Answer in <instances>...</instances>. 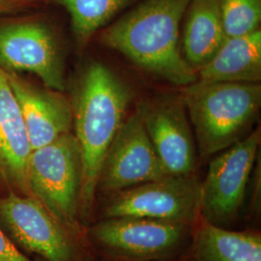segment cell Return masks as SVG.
<instances>
[{
    "label": "cell",
    "instance_id": "cell-1",
    "mask_svg": "<svg viewBox=\"0 0 261 261\" xmlns=\"http://www.w3.org/2000/svg\"><path fill=\"white\" fill-rule=\"evenodd\" d=\"M130 100V88L110 68L92 62L84 69L71 103L74 135L83 162L79 203L82 224L93 210L103 160L126 119Z\"/></svg>",
    "mask_w": 261,
    "mask_h": 261
},
{
    "label": "cell",
    "instance_id": "cell-2",
    "mask_svg": "<svg viewBox=\"0 0 261 261\" xmlns=\"http://www.w3.org/2000/svg\"><path fill=\"white\" fill-rule=\"evenodd\" d=\"M191 0H145L103 29L100 40L141 69L184 87L197 81L180 50L179 28Z\"/></svg>",
    "mask_w": 261,
    "mask_h": 261
},
{
    "label": "cell",
    "instance_id": "cell-3",
    "mask_svg": "<svg viewBox=\"0 0 261 261\" xmlns=\"http://www.w3.org/2000/svg\"><path fill=\"white\" fill-rule=\"evenodd\" d=\"M200 158L227 149L250 135L259 112L261 86L250 83H202L182 87Z\"/></svg>",
    "mask_w": 261,
    "mask_h": 261
},
{
    "label": "cell",
    "instance_id": "cell-4",
    "mask_svg": "<svg viewBox=\"0 0 261 261\" xmlns=\"http://www.w3.org/2000/svg\"><path fill=\"white\" fill-rule=\"evenodd\" d=\"M83 162L74 133L32 150L28 167L30 195L38 199L58 222L82 237L79 218Z\"/></svg>",
    "mask_w": 261,
    "mask_h": 261
},
{
    "label": "cell",
    "instance_id": "cell-5",
    "mask_svg": "<svg viewBox=\"0 0 261 261\" xmlns=\"http://www.w3.org/2000/svg\"><path fill=\"white\" fill-rule=\"evenodd\" d=\"M193 225L136 217L107 218L87 232L89 242L114 261L178 259L188 249Z\"/></svg>",
    "mask_w": 261,
    "mask_h": 261
},
{
    "label": "cell",
    "instance_id": "cell-6",
    "mask_svg": "<svg viewBox=\"0 0 261 261\" xmlns=\"http://www.w3.org/2000/svg\"><path fill=\"white\" fill-rule=\"evenodd\" d=\"M0 226L30 256L43 261H89L82 237L67 229L33 196L1 194Z\"/></svg>",
    "mask_w": 261,
    "mask_h": 261
},
{
    "label": "cell",
    "instance_id": "cell-7",
    "mask_svg": "<svg viewBox=\"0 0 261 261\" xmlns=\"http://www.w3.org/2000/svg\"><path fill=\"white\" fill-rule=\"evenodd\" d=\"M0 67L5 72L31 73L47 88L65 90L64 64L56 32L36 16L0 19Z\"/></svg>",
    "mask_w": 261,
    "mask_h": 261
},
{
    "label": "cell",
    "instance_id": "cell-8",
    "mask_svg": "<svg viewBox=\"0 0 261 261\" xmlns=\"http://www.w3.org/2000/svg\"><path fill=\"white\" fill-rule=\"evenodd\" d=\"M259 143L257 129L210 162L199 186L201 220L227 229L233 224L245 200Z\"/></svg>",
    "mask_w": 261,
    "mask_h": 261
},
{
    "label": "cell",
    "instance_id": "cell-9",
    "mask_svg": "<svg viewBox=\"0 0 261 261\" xmlns=\"http://www.w3.org/2000/svg\"><path fill=\"white\" fill-rule=\"evenodd\" d=\"M199 186L196 174L167 175L115 193L102 217H136L195 225L199 219Z\"/></svg>",
    "mask_w": 261,
    "mask_h": 261
},
{
    "label": "cell",
    "instance_id": "cell-10",
    "mask_svg": "<svg viewBox=\"0 0 261 261\" xmlns=\"http://www.w3.org/2000/svg\"><path fill=\"white\" fill-rule=\"evenodd\" d=\"M167 175L169 174L136 111L122 123L107 152L97 192L112 196Z\"/></svg>",
    "mask_w": 261,
    "mask_h": 261
},
{
    "label": "cell",
    "instance_id": "cell-11",
    "mask_svg": "<svg viewBox=\"0 0 261 261\" xmlns=\"http://www.w3.org/2000/svg\"><path fill=\"white\" fill-rule=\"evenodd\" d=\"M137 112L168 174H195L196 145L181 96L142 101Z\"/></svg>",
    "mask_w": 261,
    "mask_h": 261
},
{
    "label": "cell",
    "instance_id": "cell-12",
    "mask_svg": "<svg viewBox=\"0 0 261 261\" xmlns=\"http://www.w3.org/2000/svg\"><path fill=\"white\" fill-rule=\"evenodd\" d=\"M6 75L19 103L32 150L72 132V106L60 91L30 84L18 73L6 72Z\"/></svg>",
    "mask_w": 261,
    "mask_h": 261
},
{
    "label": "cell",
    "instance_id": "cell-13",
    "mask_svg": "<svg viewBox=\"0 0 261 261\" xmlns=\"http://www.w3.org/2000/svg\"><path fill=\"white\" fill-rule=\"evenodd\" d=\"M32 147L6 72L0 67V185L4 192L31 196L28 167Z\"/></svg>",
    "mask_w": 261,
    "mask_h": 261
},
{
    "label": "cell",
    "instance_id": "cell-14",
    "mask_svg": "<svg viewBox=\"0 0 261 261\" xmlns=\"http://www.w3.org/2000/svg\"><path fill=\"white\" fill-rule=\"evenodd\" d=\"M178 261H261L258 232L234 231L208 224L200 218L192 240Z\"/></svg>",
    "mask_w": 261,
    "mask_h": 261
},
{
    "label": "cell",
    "instance_id": "cell-15",
    "mask_svg": "<svg viewBox=\"0 0 261 261\" xmlns=\"http://www.w3.org/2000/svg\"><path fill=\"white\" fill-rule=\"evenodd\" d=\"M202 83H250L261 81V31L226 38L214 57L197 72Z\"/></svg>",
    "mask_w": 261,
    "mask_h": 261
},
{
    "label": "cell",
    "instance_id": "cell-16",
    "mask_svg": "<svg viewBox=\"0 0 261 261\" xmlns=\"http://www.w3.org/2000/svg\"><path fill=\"white\" fill-rule=\"evenodd\" d=\"M186 13L183 56L197 72L214 57L227 37L218 0H191Z\"/></svg>",
    "mask_w": 261,
    "mask_h": 261
},
{
    "label": "cell",
    "instance_id": "cell-17",
    "mask_svg": "<svg viewBox=\"0 0 261 261\" xmlns=\"http://www.w3.org/2000/svg\"><path fill=\"white\" fill-rule=\"evenodd\" d=\"M68 13L76 42L85 46L130 0H53Z\"/></svg>",
    "mask_w": 261,
    "mask_h": 261
},
{
    "label": "cell",
    "instance_id": "cell-18",
    "mask_svg": "<svg viewBox=\"0 0 261 261\" xmlns=\"http://www.w3.org/2000/svg\"><path fill=\"white\" fill-rule=\"evenodd\" d=\"M227 38L239 37L260 29L261 0H218Z\"/></svg>",
    "mask_w": 261,
    "mask_h": 261
},
{
    "label": "cell",
    "instance_id": "cell-19",
    "mask_svg": "<svg viewBox=\"0 0 261 261\" xmlns=\"http://www.w3.org/2000/svg\"><path fill=\"white\" fill-rule=\"evenodd\" d=\"M47 0H0V19L27 14L37 9Z\"/></svg>",
    "mask_w": 261,
    "mask_h": 261
},
{
    "label": "cell",
    "instance_id": "cell-20",
    "mask_svg": "<svg viewBox=\"0 0 261 261\" xmlns=\"http://www.w3.org/2000/svg\"><path fill=\"white\" fill-rule=\"evenodd\" d=\"M0 261H43L22 252L0 226Z\"/></svg>",
    "mask_w": 261,
    "mask_h": 261
}]
</instances>
